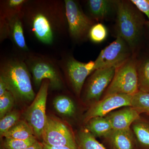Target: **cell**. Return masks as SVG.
Wrapping results in <instances>:
<instances>
[{
    "instance_id": "cell-1",
    "label": "cell",
    "mask_w": 149,
    "mask_h": 149,
    "mask_svg": "<svg viewBox=\"0 0 149 149\" xmlns=\"http://www.w3.org/2000/svg\"><path fill=\"white\" fill-rule=\"evenodd\" d=\"M23 23L39 42L52 45L67 26L64 2L28 1L22 11Z\"/></svg>"
},
{
    "instance_id": "cell-2",
    "label": "cell",
    "mask_w": 149,
    "mask_h": 149,
    "mask_svg": "<svg viewBox=\"0 0 149 149\" xmlns=\"http://www.w3.org/2000/svg\"><path fill=\"white\" fill-rule=\"evenodd\" d=\"M0 77L6 83L8 91L15 100L33 101L35 95L31 76L24 60L17 57L6 58L1 62Z\"/></svg>"
},
{
    "instance_id": "cell-3",
    "label": "cell",
    "mask_w": 149,
    "mask_h": 149,
    "mask_svg": "<svg viewBox=\"0 0 149 149\" xmlns=\"http://www.w3.org/2000/svg\"><path fill=\"white\" fill-rule=\"evenodd\" d=\"M116 10L117 36L125 40L133 52L139 45L147 22L130 1H117Z\"/></svg>"
},
{
    "instance_id": "cell-4",
    "label": "cell",
    "mask_w": 149,
    "mask_h": 149,
    "mask_svg": "<svg viewBox=\"0 0 149 149\" xmlns=\"http://www.w3.org/2000/svg\"><path fill=\"white\" fill-rule=\"evenodd\" d=\"M24 60L36 87L40 89L43 81L48 80L49 87L53 90H61L63 88L64 84L58 63L47 56L29 53Z\"/></svg>"
},
{
    "instance_id": "cell-5",
    "label": "cell",
    "mask_w": 149,
    "mask_h": 149,
    "mask_svg": "<svg viewBox=\"0 0 149 149\" xmlns=\"http://www.w3.org/2000/svg\"><path fill=\"white\" fill-rule=\"evenodd\" d=\"M137 63L135 57L131 56L116 68L114 77L107 88L104 97L115 94L133 96L139 91Z\"/></svg>"
},
{
    "instance_id": "cell-6",
    "label": "cell",
    "mask_w": 149,
    "mask_h": 149,
    "mask_svg": "<svg viewBox=\"0 0 149 149\" xmlns=\"http://www.w3.org/2000/svg\"><path fill=\"white\" fill-rule=\"evenodd\" d=\"M68 29L70 36L76 42H81L88 37L94 22L86 15L79 4L73 0L64 1Z\"/></svg>"
},
{
    "instance_id": "cell-7",
    "label": "cell",
    "mask_w": 149,
    "mask_h": 149,
    "mask_svg": "<svg viewBox=\"0 0 149 149\" xmlns=\"http://www.w3.org/2000/svg\"><path fill=\"white\" fill-rule=\"evenodd\" d=\"M49 82L43 81L35 99L25 113V120L32 128L37 139H42V133L47 122L46 104Z\"/></svg>"
},
{
    "instance_id": "cell-8",
    "label": "cell",
    "mask_w": 149,
    "mask_h": 149,
    "mask_svg": "<svg viewBox=\"0 0 149 149\" xmlns=\"http://www.w3.org/2000/svg\"><path fill=\"white\" fill-rule=\"evenodd\" d=\"M1 40L9 38L15 47L27 55L29 49L26 44L22 12L1 11Z\"/></svg>"
},
{
    "instance_id": "cell-9",
    "label": "cell",
    "mask_w": 149,
    "mask_h": 149,
    "mask_svg": "<svg viewBox=\"0 0 149 149\" xmlns=\"http://www.w3.org/2000/svg\"><path fill=\"white\" fill-rule=\"evenodd\" d=\"M43 143L51 146H61L78 149L76 139L70 128L59 119L47 116L42 133Z\"/></svg>"
},
{
    "instance_id": "cell-10",
    "label": "cell",
    "mask_w": 149,
    "mask_h": 149,
    "mask_svg": "<svg viewBox=\"0 0 149 149\" xmlns=\"http://www.w3.org/2000/svg\"><path fill=\"white\" fill-rule=\"evenodd\" d=\"M131 49L125 40L119 36L102 50L95 61V70L107 68L118 67L131 57Z\"/></svg>"
},
{
    "instance_id": "cell-11",
    "label": "cell",
    "mask_w": 149,
    "mask_h": 149,
    "mask_svg": "<svg viewBox=\"0 0 149 149\" xmlns=\"http://www.w3.org/2000/svg\"><path fill=\"white\" fill-rule=\"evenodd\" d=\"M66 74L73 91L80 95L86 78L95 71V61L81 62L71 56H65L58 63Z\"/></svg>"
},
{
    "instance_id": "cell-12",
    "label": "cell",
    "mask_w": 149,
    "mask_h": 149,
    "mask_svg": "<svg viewBox=\"0 0 149 149\" xmlns=\"http://www.w3.org/2000/svg\"><path fill=\"white\" fill-rule=\"evenodd\" d=\"M132 96L125 94H115L104 97L94 103L85 115L84 122L97 117H104L114 110L122 107H131Z\"/></svg>"
},
{
    "instance_id": "cell-13",
    "label": "cell",
    "mask_w": 149,
    "mask_h": 149,
    "mask_svg": "<svg viewBox=\"0 0 149 149\" xmlns=\"http://www.w3.org/2000/svg\"><path fill=\"white\" fill-rule=\"evenodd\" d=\"M116 68H107L96 70L90 77L86 87L85 98L88 101H99L114 77Z\"/></svg>"
},
{
    "instance_id": "cell-14",
    "label": "cell",
    "mask_w": 149,
    "mask_h": 149,
    "mask_svg": "<svg viewBox=\"0 0 149 149\" xmlns=\"http://www.w3.org/2000/svg\"><path fill=\"white\" fill-rule=\"evenodd\" d=\"M140 113L131 107L113 111L106 116L109 120L113 130L130 129L133 123L139 119Z\"/></svg>"
},
{
    "instance_id": "cell-15",
    "label": "cell",
    "mask_w": 149,
    "mask_h": 149,
    "mask_svg": "<svg viewBox=\"0 0 149 149\" xmlns=\"http://www.w3.org/2000/svg\"><path fill=\"white\" fill-rule=\"evenodd\" d=\"M111 149H138L136 138L131 129L113 130L105 137Z\"/></svg>"
},
{
    "instance_id": "cell-16",
    "label": "cell",
    "mask_w": 149,
    "mask_h": 149,
    "mask_svg": "<svg viewBox=\"0 0 149 149\" xmlns=\"http://www.w3.org/2000/svg\"><path fill=\"white\" fill-rule=\"evenodd\" d=\"M117 1L89 0L87 8L92 17L99 20L104 19L110 15L113 8H116Z\"/></svg>"
},
{
    "instance_id": "cell-17",
    "label": "cell",
    "mask_w": 149,
    "mask_h": 149,
    "mask_svg": "<svg viewBox=\"0 0 149 149\" xmlns=\"http://www.w3.org/2000/svg\"><path fill=\"white\" fill-rule=\"evenodd\" d=\"M131 126L138 149H149V121L140 118Z\"/></svg>"
},
{
    "instance_id": "cell-18",
    "label": "cell",
    "mask_w": 149,
    "mask_h": 149,
    "mask_svg": "<svg viewBox=\"0 0 149 149\" xmlns=\"http://www.w3.org/2000/svg\"><path fill=\"white\" fill-rule=\"evenodd\" d=\"M86 129L95 137H104L113 130L109 120L105 116L93 118L87 123Z\"/></svg>"
},
{
    "instance_id": "cell-19",
    "label": "cell",
    "mask_w": 149,
    "mask_h": 149,
    "mask_svg": "<svg viewBox=\"0 0 149 149\" xmlns=\"http://www.w3.org/2000/svg\"><path fill=\"white\" fill-rule=\"evenodd\" d=\"M35 136L31 126L25 120H19L3 135L7 139L26 140Z\"/></svg>"
},
{
    "instance_id": "cell-20",
    "label": "cell",
    "mask_w": 149,
    "mask_h": 149,
    "mask_svg": "<svg viewBox=\"0 0 149 149\" xmlns=\"http://www.w3.org/2000/svg\"><path fill=\"white\" fill-rule=\"evenodd\" d=\"M75 139L78 149H107L86 128L80 130Z\"/></svg>"
},
{
    "instance_id": "cell-21",
    "label": "cell",
    "mask_w": 149,
    "mask_h": 149,
    "mask_svg": "<svg viewBox=\"0 0 149 149\" xmlns=\"http://www.w3.org/2000/svg\"><path fill=\"white\" fill-rule=\"evenodd\" d=\"M137 70L139 91L149 93V57L138 61Z\"/></svg>"
},
{
    "instance_id": "cell-22",
    "label": "cell",
    "mask_w": 149,
    "mask_h": 149,
    "mask_svg": "<svg viewBox=\"0 0 149 149\" xmlns=\"http://www.w3.org/2000/svg\"><path fill=\"white\" fill-rule=\"evenodd\" d=\"M53 105L56 110L62 115L71 116L75 111L74 103L67 96H58L54 100Z\"/></svg>"
},
{
    "instance_id": "cell-23",
    "label": "cell",
    "mask_w": 149,
    "mask_h": 149,
    "mask_svg": "<svg viewBox=\"0 0 149 149\" xmlns=\"http://www.w3.org/2000/svg\"><path fill=\"white\" fill-rule=\"evenodd\" d=\"M131 107L139 113L149 114V93L139 91L132 96Z\"/></svg>"
},
{
    "instance_id": "cell-24",
    "label": "cell",
    "mask_w": 149,
    "mask_h": 149,
    "mask_svg": "<svg viewBox=\"0 0 149 149\" xmlns=\"http://www.w3.org/2000/svg\"><path fill=\"white\" fill-rule=\"evenodd\" d=\"M37 141L35 136L26 140H19L4 138L3 149H24L34 145Z\"/></svg>"
},
{
    "instance_id": "cell-25",
    "label": "cell",
    "mask_w": 149,
    "mask_h": 149,
    "mask_svg": "<svg viewBox=\"0 0 149 149\" xmlns=\"http://www.w3.org/2000/svg\"><path fill=\"white\" fill-rule=\"evenodd\" d=\"M20 114L16 111H13L7 113L0 120V135H3L12 128L19 120Z\"/></svg>"
},
{
    "instance_id": "cell-26",
    "label": "cell",
    "mask_w": 149,
    "mask_h": 149,
    "mask_svg": "<svg viewBox=\"0 0 149 149\" xmlns=\"http://www.w3.org/2000/svg\"><path fill=\"white\" fill-rule=\"evenodd\" d=\"M108 35L107 27L101 23L94 24L88 34V38L91 42L95 43L102 42L106 39Z\"/></svg>"
},
{
    "instance_id": "cell-27",
    "label": "cell",
    "mask_w": 149,
    "mask_h": 149,
    "mask_svg": "<svg viewBox=\"0 0 149 149\" xmlns=\"http://www.w3.org/2000/svg\"><path fill=\"white\" fill-rule=\"evenodd\" d=\"M15 99L10 91L0 97V119L11 111Z\"/></svg>"
},
{
    "instance_id": "cell-28",
    "label": "cell",
    "mask_w": 149,
    "mask_h": 149,
    "mask_svg": "<svg viewBox=\"0 0 149 149\" xmlns=\"http://www.w3.org/2000/svg\"><path fill=\"white\" fill-rule=\"evenodd\" d=\"M27 0H7L3 2L1 10L12 12H21Z\"/></svg>"
},
{
    "instance_id": "cell-29",
    "label": "cell",
    "mask_w": 149,
    "mask_h": 149,
    "mask_svg": "<svg viewBox=\"0 0 149 149\" xmlns=\"http://www.w3.org/2000/svg\"><path fill=\"white\" fill-rule=\"evenodd\" d=\"M130 2L141 12L146 15L149 23V0H131Z\"/></svg>"
},
{
    "instance_id": "cell-30",
    "label": "cell",
    "mask_w": 149,
    "mask_h": 149,
    "mask_svg": "<svg viewBox=\"0 0 149 149\" xmlns=\"http://www.w3.org/2000/svg\"><path fill=\"white\" fill-rule=\"evenodd\" d=\"M8 91V87L2 77H0V97L3 95Z\"/></svg>"
},
{
    "instance_id": "cell-31",
    "label": "cell",
    "mask_w": 149,
    "mask_h": 149,
    "mask_svg": "<svg viewBox=\"0 0 149 149\" xmlns=\"http://www.w3.org/2000/svg\"><path fill=\"white\" fill-rule=\"evenodd\" d=\"M43 143V149H71L68 147L61 146H51Z\"/></svg>"
},
{
    "instance_id": "cell-32",
    "label": "cell",
    "mask_w": 149,
    "mask_h": 149,
    "mask_svg": "<svg viewBox=\"0 0 149 149\" xmlns=\"http://www.w3.org/2000/svg\"><path fill=\"white\" fill-rule=\"evenodd\" d=\"M43 148L44 146H43L42 142L40 143L37 141L34 145L24 149H43Z\"/></svg>"
},
{
    "instance_id": "cell-33",
    "label": "cell",
    "mask_w": 149,
    "mask_h": 149,
    "mask_svg": "<svg viewBox=\"0 0 149 149\" xmlns=\"http://www.w3.org/2000/svg\"><path fill=\"white\" fill-rule=\"evenodd\" d=\"M146 24L147 25H148V28L149 32V23H148V22H147Z\"/></svg>"
},
{
    "instance_id": "cell-34",
    "label": "cell",
    "mask_w": 149,
    "mask_h": 149,
    "mask_svg": "<svg viewBox=\"0 0 149 149\" xmlns=\"http://www.w3.org/2000/svg\"><path fill=\"white\" fill-rule=\"evenodd\" d=\"M148 115L149 116V114H148Z\"/></svg>"
}]
</instances>
